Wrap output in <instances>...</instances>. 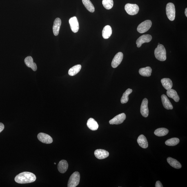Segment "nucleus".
I'll return each mask as SVG.
<instances>
[{
    "instance_id": "1",
    "label": "nucleus",
    "mask_w": 187,
    "mask_h": 187,
    "mask_svg": "<svg viewBox=\"0 0 187 187\" xmlns=\"http://www.w3.org/2000/svg\"><path fill=\"white\" fill-rule=\"evenodd\" d=\"M36 179L35 175L30 172H21L16 176L15 178L16 182L19 184H26L33 182Z\"/></svg>"
},
{
    "instance_id": "2",
    "label": "nucleus",
    "mask_w": 187,
    "mask_h": 187,
    "mask_svg": "<svg viewBox=\"0 0 187 187\" xmlns=\"http://www.w3.org/2000/svg\"><path fill=\"white\" fill-rule=\"evenodd\" d=\"M155 57L158 60L163 61L166 59V52L164 45L160 44L155 50Z\"/></svg>"
},
{
    "instance_id": "3",
    "label": "nucleus",
    "mask_w": 187,
    "mask_h": 187,
    "mask_svg": "<svg viewBox=\"0 0 187 187\" xmlns=\"http://www.w3.org/2000/svg\"><path fill=\"white\" fill-rule=\"evenodd\" d=\"M80 179V175L79 172H74L70 176L68 183V187H75L79 184Z\"/></svg>"
},
{
    "instance_id": "4",
    "label": "nucleus",
    "mask_w": 187,
    "mask_h": 187,
    "mask_svg": "<svg viewBox=\"0 0 187 187\" xmlns=\"http://www.w3.org/2000/svg\"><path fill=\"white\" fill-rule=\"evenodd\" d=\"M166 13L169 19L173 21L175 17V7L173 3H168L166 7Z\"/></svg>"
},
{
    "instance_id": "5",
    "label": "nucleus",
    "mask_w": 187,
    "mask_h": 187,
    "mask_svg": "<svg viewBox=\"0 0 187 187\" xmlns=\"http://www.w3.org/2000/svg\"><path fill=\"white\" fill-rule=\"evenodd\" d=\"M124 8L127 13L131 15H136L138 13L139 10V6L137 4L129 3L125 5Z\"/></svg>"
},
{
    "instance_id": "6",
    "label": "nucleus",
    "mask_w": 187,
    "mask_h": 187,
    "mask_svg": "<svg viewBox=\"0 0 187 187\" xmlns=\"http://www.w3.org/2000/svg\"><path fill=\"white\" fill-rule=\"evenodd\" d=\"M152 25V21L149 20L144 21L140 23L138 26L137 31L139 33H144L150 29Z\"/></svg>"
},
{
    "instance_id": "7",
    "label": "nucleus",
    "mask_w": 187,
    "mask_h": 187,
    "mask_svg": "<svg viewBox=\"0 0 187 187\" xmlns=\"http://www.w3.org/2000/svg\"><path fill=\"white\" fill-rule=\"evenodd\" d=\"M126 116L124 113L120 114L109 121L110 124H119L122 123L126 119Z\"/></svg>"
},
{
    "instance_id": "8",
    "label": "nucleus",
    "mask_w": 187,
    "mask_h": 187,
    "mask_svg": "<svg viewBox=\"0 0 187 187\" xmlns=\"http://www.w3.org/2000/svg\"><path fill=\"white\" fill-rule=\"evenodd\" d=\"M152 38V36L149 34H145L141 36L136 41L137 47L140 48L143 43L150 42L151 41Z\"/></svg>"
},
{
    "instance_id": "9",
    "label": "nucleus",
    "mask_w": 187,
    "mask_h": 187,
    "mask_svg": "<svg viewBox=\"0 0 187 187\" xmlns=\"http://www.w3.org/2000/svg\"><path fill=\"white\" fill-rule=\"evenodd\" d=\"M148 105V99L145 98L143 100L140 108V112L141 115L145 117H147L149 113Z\"/></svg>"
},
{
    "instance_id": "10",
    "label": "nucleus",
    "mask_w": 187,
    "mask_h": 187,
    "mask_svg": "<svg viewBox=\"0 0 187 187\" xmlns=\"http://www.w3.org/2000/svg\"><path fill=\"white\" fill-rule=\"evenodd\" d=\"M38 138L40 141L46 144H50L53 142V139L50 136L46 133H40L37 136Z\"/></svg>"
},
{
    "instance_id": "11",
    "label": "nucleus",
    "mask_w": 187,
    "mask_h": 187,
    "mask_svg": "<svg viewBox=\"0 0 187 187\" xmlns=\"http://www.w3.org/2000/svg\"><path fill=\"white\" fill-rule=\"evenodd\" d=\"M123 57L122 52H119L116 54L112 60L111 63L113 68H116L120 64L122 61Z\"/></svg>"
},
{
    "instance_id": "12",
    "label": "nucleus",
    "mask_w": 187,
    "mask_h": 187,
    "mask_svg": "<svg viewBox=\"0 0 187 187\" xmlns=\"http://www.w3.org/2000/svg\"><path fill=\"white\" fill-rule=\"evenodd\" d=\"M69 23L72 32L77 33L79 29V25L77 18L76 16L71 17L69 20Z\"/></svg>"
},
{
    "instance_id": "13",
    "label": "nucleus",
    "mask_w": 187,
    "mask_h": 187,
    "mask_svg": "<svg viewBox=\"0 0 187 187\" xmlns=\"http://www.w3.org/2000/svg\"><path fill=\"white\" fill-rule=\"evenodd\" d=\"M94 155L97 158L102 159L106 158L109 155V152L104 149H98L94 152Z\"/></svg>"
},
{
    "instance_id": "14",
    "label": "nucleus",
    "mask_w": 187,
    "mask_h": 187,
    "mask_svg": "<svg viewBox=\"0 0 187 187\" xmlns=\"http://www.w3.org/2000/svg\"><path fill=\"white\" fill-rule=\"evenodd\" d=\"M161 99L163 106L167 110H172L173 109L172 103L166 95L163 94L161 96Z\"/></svg>"
},
{
    "instance_id": "15",
    "label": "nucleus",
    "mask_w": 187,
    "mask_h": 187,
    "mask_svg": "<svg viewBox=\"0 0 187 187\" xmlns=\"http://www.w3.org/2000/svg\"><path fill=\"white\" fill-rule=\"evenodd\" d=\"M25 64L29 67L31 68L34 71H36L37 70V65L34 63L33 59L31 56H28L25 58L24 60Z\"/></svg>"
},
{
    "instance_id": "16",
    "label": "nucleus",
    "mask_w": 187,
    "mask_h": 187,
    "mask_svg": "<svg viewBox=\"0 0 187 187\" xmlns=\"http://www.w3.org/2000/svg\"><path fill=\"white\" fill-rule=\"evenodd\" d=\"M68 168V163L65 160H62L60 161L58 165V170L61 173H65L67 170Z\"/></svg>"
},
{
    "instance_id": "17",
    "label": "nucleus",
    "mask_w": 187,
    "mask_h": 187,
    "mask_svg": "<svg viewBox=\"0 0 187 187\" xmlns=\"http://www.w3.org/2000/svg\"><path fill=\"white\" fill-rule=\"evenodd\" d=\"M61 24V21L59 18H57L54 22L53 31L54 35L57 36L58 35L59 31Z\"/></svg>"
},
{
    "instance_id": "18",
    "label": "nucleus",
    "mask_w": 187,
    "mask_h": 187,
    "mask_svg": "<svg viewBox=\"0 0 187 187\" xmlns=\"http://www.w3.org/2000/svg\"><path fill=\"white\" fill-rule=\"evenodd\" d=\"M137 142L141 147L143 148H147L148 146L147 140L146 137L143 135H140L138 137Z\"/></svg>"
},
{
    "instance_id": "19",
    "label": "nucleus",
    "mask_w": 187,
    "mask_h": 187,
    "mask_svg": "<svg viewBox=\"0 0 187 187\" xmlns=\"http://www.w3.org/2000/svg\"><path fill=\"white\" fill-rule=\"evenodd\" d=\"M87 124L88 128L92 131L97 130L99 128V125L97 122L92 118L88 120Z\"/></svg>"
},
{
    "instance_id": "20",
    "label": "nucleus",
    "mask_w": 187,
    "mask_h": 187,
    "mask_svg": "<svg viewBox=\"0 0 187 187\" xmlns=\"http://www.w3.org/2000/svg\"><path fill=\"white\" fill-rule=\"evenodd\" d=\"M166 93L168 97L172 98L175 102H179V97L176 90L172 89H170L167 91Z\"/></svg>"
},
{
    "instance_id": "21",
    "label": "nucleus",
    "mask_w": 187,
    "mask_h": 187,
    "mask_svg": "<svg viewBox=\"0 0 187 187\" xmlns=\"http://www.w3.org/2000/svg\"><path fill=\"white\" fill-rule=\"evenodd\" d=\"M112 30L111 26L110 25H106L103 29L102 36L104 39H108L109 38L112 34Z\"/></svg>"
},
{
    "instance_id": "22",
    "label": "nucleus",
    "mask_w": 187,
    "mask_h": 187,
    "mask_svg": "<svg viewBox=\"0 0 187 187\" xmlns=\"http://www.w3.org/2000/svg\"><path fill=\"white\" fill-rule=\"evenodd\" d=\"M161 83L165 89L168 90L172 89V83L171 80L168 78H164L161 80Z\"/></svg>"
},
{
    "instance_id": "23",
    "label": "nucleus",
    "mask_w": 187,
    "mask_h": 187,
    "mask_svg": "<svg viewBox=\"0 0 187 187\" xmlns=\"http://www.w3.org/2000/svg\"><path fill=\"white\" fill-rule=\"evenodd\" d=\"M152 72V69L150 67L141 68L139 71L140 74L144 77H149L151 75Z\"/></svg>"
},
{
    "instance_id": "24",
    "label": "nucleus",
    "mask_w": 187,
    "mask_h": 187,
    "mask_svg": "<svg viewBox=\"0 0 187 187\" xmlns=\"http://www.w3.org/2000/svg\"><path fill=\"white\" fill-rule=\"evenodd\" d=\"M167 161L170 166L174 168L180 169L181 168V165L180 163L175 159L169 157L167 158Z\"/></svg>"
},
{
    "instance_id": "25",
    "label": "nucleus",
    "mask_w": 187,
    "mask_h": 187,
    "mask_svg": "<svg viewBox=\"0 0 187 187\" xmlns=\"http://www.w3.org/2000/svg\"><path fill=\"white\" fill-rule=\"evenodd\" d=\"M81 68V65H76L75 66L72 67L69 70V75L71 76H75L77 74L80 72Z\"/></svg>"
},
{
    "instance_id": "26",
    "label": "nucleus",
    "mask_w": 187,
    "mask_h": 187,
    "mask_svg": "<svg viewBox=\"0 0 187 187\" xmlns=\"http://www.w3.org/2000/svg\"><path fill=\"white\" fill-rule=\"evenodd\" d=\"M82 2L87 10L93 13L95 11V8L90 0H82Z\"/></svg>"
},
{
    "instance_id": "27",
    "label": "nucleus",
    "mask_w": 187,
    "mask_h": 187,
    "mask_svg": "<svg viewBox=\"0 0 187 187\" xmlns=\"http://www.w3.org/2000/svg\"><path fill=\"white\" fill-rule=\"evenodd\" d=\"M132 90L131 89L128 88L126 92L123 94L122 97L121 98V102L122 104H125L127 103L129 100V95L132 93Z\"/></svg>"
},
{
    "instance_id": "28",
    "label": "nucleus",
    "mask_w": 187,
    "mask_h": 187,
    "mask_svg": "<svg viewBox=\"0 0 187 187\" xmlns=\"http://www.w3.org/2000/svg\"><path fill=\"white\" fill-rule=\"evenodd\" d=\"M169 132L168 129L165 128H159L155 130L154 134L158 137H162L166 136Z\"/></svg>"
},
{
    "instance_id": "29",
    "label": "nucleus",
    "mask_w": 187,
    "mask_h": 187,
    "mask_svg": "<svg viewBox=\"0 0 187 187\" xmlns=\"http://www.w3.org/2000/svg\"><path fill=\"white\" fill-rule=\"evenodd\" d=\"M179 142V140L177 138H172L168 140L165 142V144L168 146H173L177 145Z\"/></svg>"
},
{
    "instance_id": "30",
    "label": "nucleus",
    "mask_w": 187,
    "mask_h": 187,
    "mask_svg": "<svg viewBox=\"0 0 187 187\" xmlns=\"http://www.w3.org/2000/svg\"><path fill=\"white\" fill-rule=\"evenodd\" d=\"M102 4L105 9L110 10L113 7V0H103Z\"/></svg>"
},
{
    "instance_id": "31",
    "label": "nucleus",
    "mask_w": 187,
    "mask_h": 187,
    "mask_svg": "<svg viewBox=\"0 0 187 187\" xmlns=\"http://www.w3.org/2000/svg\"><path fill=\"white\" fill-rule=\"evenodd\" d=\"M156 187H163V186L160 181H157L156 182L155 184Z\"/></svg>"
},
{
    "instance_id": "32",
    "label": "nucleus",
    "mask_w": 187,
    "mask_h": 187,
    "mask_svg": "<svg viewBox=\"0 0 187 187\" xmlns=\"http://www.w3.org/2000/svg\"><path fill=\"white\" fill-rule=\"evenodd\" d=\"M4 129V126L3 123L0 122V133L3 131Z\"/></svg>"
},
{
    "instance_id": "33",
    "label": "nucleus",
    "mask_w": 187,
    "mask_h": 187,
    "mask_svg": "<svg viewBox=\"0 0 187 187\" xmlns=\"http://www.w3.org/2000/svg\"><path fill=\"white\" fill-rule=\"evenodd\" d=\"M185 15H186V17H187V8H186V10H185Z\"/></svg>"
},
{
    "instance_id": "34",
    "label": "nucleus",
    "mask_w": 187,
    "mask_h": 187,
    "mask_svg": "<svg viewBox=\"0 0 187 187\" xmlns=\"http://www.w3.org/2000/svg\"><path fill=\"white\" fill-rule=\"evenodd\" d=\"M54 164H55V165H56V163H54Z\"/></svg>"
},
{
    "instance_id": "35",
    "label": "nucleus",
    "mask_w": 187,
    "mask_h": 187,
    "mask_svg": "<svg viewBox=\"0 0 187 187\" xmlns=\"http://www.w3.org/2000/svg\"><path fill=\"white\" fill-rule=\"evenodd\" d=\"M159 44H160V43H158V45Z\"/></svg>"
}]
</instances>
